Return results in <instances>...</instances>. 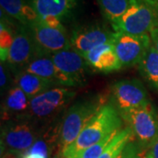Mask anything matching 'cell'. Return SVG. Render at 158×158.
Listing matches in <instances>:
<instances>
[{
    "mask_svg": "<svg viewBox=\"0 0 158 158\" xmlns=\"http://www.w3.org/2000/svg\"><path fill=\"white\" fill-rule=\"evenodd\" d=\"M122 117L113 104H105L82 130L77 140L62 149V158L74 156L112 135L122 127Z\"/></svg>",
    "mask_w": 158,
    "mask_h": 158,
    "instance_id": "cell-1",
    "label": "cell"
},
{
    "mask_svg": "<svg viewBox=\"0 0 158 158\" xmlns=\"http://www.w3.org/2000/svg\"><path fill=\"white\" fill-rule=\"evenodd\" d=\"M100 97H93L76 102L67 110L60 126L59 137L62 149L77 140L82 130L104 106Z\"/></svg>",
    "mask_w": 158,
    "mask_h": 158,
    "instance_id": "cell-2",
    "label": "cell"
},
{
    "mask_svg": "<svg viewBox=\"0 0 158 158\" xmlns=\"http://www.w3.org/2000/svg\"><path fill=\"white\" fill-rule=\"evenodd\" d=\"M157 25L158 4L138 0L112 27L114 32L144 35L150 34Z\"/></svg>",
    "mask_w": 158,
    "mask_h": 158,
    "instance_id": "cell-3",
    "label": "cell"
},
{
    "mask_svg": "<svg viewBox=\"0 0 158 158\" xmlns=\"http://www.w3.org/2000/svg\"><path fill=\"white\" fill-rule=\"evenodd\" d=\"M141 149L149 148L158 138V112L149 102L142 107L120 113Z\"/></svg>",
    "mask_w": 158,
    "mask_h": 158,
    "instance_id": "cell-4",
    "label": "cell"
},
{
    "mask_svg": "<svg viewBox=\"0 0 158 158\" xmlns=\"http://www.w3.org/2000/svg\"><path fill=\"white\" fill-rule=\"evenodd\" d=\"M38 140L34 126L27 118L17 119L6 125L1 133V148L6 153L20 156Z\"/></svg>",
    "mask_w": 158,
    "mask_h": 158,
    "instance_id": "cell-5",
    "label": "cell"
},
{
    "mask_svg": "<svg viewBox=\"0 0 158 158\" xmlns=\"http://www.w3.org/2000/svg\"><path fill=\"white\" fill-rule=\"evenodd\" d=\"M76 96L74 90L56 87L31 99L27 118L40 120L50 119L59 113Z\"/></svg>",
    "mask_w": 158,
    "mask_h": 158,
    "instance_id": "cell-6",
    "label": "cell"
},
{
    "mask_svg": "<svg viewBox=\"0 0 158 158\" xmlns=\"http://www.w3.org/2000/svg\"><path fill=\"white\" fill-rule=\"evenodd\" d=\"M113 44L122 68H128L140 63L152 40L149 34L133 35L115 32Z\"/></svg>",
    "mask_w": 158,
    "mask_h": 158,
    "instance_id": "cell-7",
    "label": "cell"
},
{
    "mask_svg": "<svg viewBox=\"0 0 158 158\" xmlns=\"http://www.w3.org/2000/svg\"><path fill=\"white\" fill-rule=\"evenodd\" d=\"M112 92L119 113L142 107L150 102L144 85L138 79H124L114 83Z\"/></svg>",
    "mask_w": 158,
    "mask_h": 158,
    "instance_id": "cell-8",
    "label": "cell"
},
{
    "mask_svg": "<svg viewBox=\"0 0 158 158\" xmlns=\"http://www.w3.org/2000/svg\"><path fill=\"white\" fill-rule=\"evenodd\" d=\"M29 29L37 46L44 52L53 54L71 47L70 39L64 27H54L39 21L32 25Z\"/></svg>",
    "mask_w": 158,
    "mask_h": 158,
    "instance_id": "cell-9",
    "label": "cell"
},
{
    "mask_svg": "<svg viewBox=\"0 0 158 158\" xmlns=\"http://www.w3.org/2000/svg\"><path fill=\"white\" fill-rule=\"evenodd\" d=\"M51 58L57 68L77 86L83 85L89 65L80 52L70 47L51 54Z\"/></svg>",
    "mask_w": 158,
    "mask_h": 158,
    "instance_id": "cell-10",
    "label": "cell"
},
{
    "mask_svg": "<svg viewBox=\"0 0 158 158\" xmlns=\"http://www.w3.org/2000/svg\"><path fill=\"white\" fill-rule=\"evenodd\" d=\"M115 32L98 26H91L76 29L70 38L71 47L82 55L98 46L113 43Z\"/></svg>",
    "mask_w": 158,
    "mask_h": 158,
    "instance_id": "cell-11",
    "label": "cell"
},
{
    "mask_svg": "<svg viewBox=\"0 0 158 158\" xmlns=\"http://www.w3.org/2000/svg\"><path fill=\"white\" fill-rule=\"evenodd\" d=\"M26 71L47 79L55 85L77 86L72 80L56 66L51 58V54L42 50L26 65Z\"/></svg>",
    "mask_w": 158,
    "mask_h": 158,
    "instance_id": "cell-12",
    "label": "cell"
},
{
    "mask_svg": "<svg viewBox=\"0 0 158 158\" xmlns=\"http://www.w3.org/2000/svg\"><path fill=\"white\" fill-rule=\"evenodd\" d=\"M40 51L32 34L26 30H20L13 37L7 61L15 67L24 66Z\"/></svg>",
    "mask_w": 158,
    "mask_h": 158,
    "instance_id": "cell-13",
    "label": "cell"
},
{
    "mask_svg": "<svg viewBox=\"0 0 158 158\" xmlns=\"http://www.w3.org/2000/svg\"><path fill=\"white\" fill-rule=\"evenodd\" d=\"M83 56L89 67L100 72L110 73L122 69L113 43L98 46L83 54Z\"/></svg>",
    "mask_w": 158,
    "mask_h": 158,
    "instance_id": "cell-14",
    "label": "cell"
},
{
    "mask_svg": "<svg viewBox=\"0 0 158 158\" xmlns=\"http://www.w3.org/2000/svg\"><path fill=\"white\" fill-rule=\"evenodd\" d=\"M76 5L75 0H33L32 7L40 19H56L62 20L70 14Z\"/></svg>",
    "mask_w": 158,
    "mask_h": 158,
    "instance_id": "cell-15",
    "label": "cell"
},
{
    "mask_svg": "<svg viewBox=\"0 0 158 158\" xmlns=\"http://www.w3.org/2000/svg\"><path fill=\"white\" fill-rule=\"evenodd\" d=\"M31 98L19 87L15 86L9 90L5 101L4 118L15 116L17 119L27 118L30 108Z\"/></svg>",
    "mask_w": 158,
    "mask_h": 158,
    "instance_id": "cell-16",
    "label": "cell"
},
{
    "mask_svg": "<svg viewBox=\"0 0 158 158\" xmlns=\"http://www.w3.org/2000/svg\"><path fill=\"white\" fill-rule=\"evenodd\" d=\"M1 10L24 26L30 27L39 21L40 18L32 6L27 5L24 0H0Z\"/></svg>",
    "mask_w": 158,
    "mask_h": 158,
    "instance_id": "cell-17",
    "label": "cell"
},
{
    "mask_svg": "<svg viewBox=\"0 0 158 158\" xmlns=\"http://www.w3.org/2000/svg\"><path fill=\"white\" fill-rule=\"evenodd\" d=\"M16 78L18 87H19L31 99L46 90H50L55 85L47 79L27 71L19 74Z\"/></svg>",
    "mask_w": 158,
    "mask_h": 158,
    "instance_id": "cell-18",
    "label": "cell"
},
{
    "mask_svg": "<svg viewBox=\"0 0 158 158\" xmlns=\"http://www.w3.org/2000/svg\"><path fill=\"white\" fill-rule=\"evenodd\" d=\"M138 67L141 76L158 90V52L153 44L146 51Z\"/></svg>",
    "mask_w": 158,
    "mask_h": 158,
    "instance_id": "cell-19",
    "label": "cell"
},
{
    "mask_svg": "<svg viewBox=\"0 0 158 158\" xmlns=\"http://www.w3.org/2000/svg\"><path fill=\"white\" fill-rule=\"evenodd\" d=\"M105 18L113 25L118 21L138 0H97Z\"/></svg>",
    "mask_w": 158,
    "mask_h": 158,
    "instance_id": "cell-20",
    "label": "cell"
},
{
    "mask_svg": "<svg viewBox=\"0 0 158 158\" xmlns=\"http://www.w3.org/2000/svg\"><path fill=\"white\" fill-rule=\"evenodd\" d=\"M133 133L130 127L117 131L111 138L99 158H117L123 151L127 144L132 141Z\"/></svg>",
    "mask_w": 158,
    "mask_h": 158,
    "instance_id": "cell-21",
    "label": "cell"
},
{
    "mask_svg": "<svg viewBox=\"0 0 158 158\" xmlns=\"http://www.w3.org/2000/svg\"><path fill=\"white\" fill-rule=\"evenodd\" d=\"M11 29L7 28L6 23L1 20L0 25V59L1 62H6L8 60L9 52L11 48V43L13 40Z\"/></svg>",
    "mask_w": 158,
    "mask_h": 158,
    "instance_id": "cell-22",
    "label": "cell"
},
{
    "mask_svg": "<svg viewBox=\"0 0 158 158\" xmlns=\"http://www.w3.org/2000/svg\"><path fill=\"white\" fill-rule=\"evenodd\" d=\"M49 147L44 138H40L20 158H48Z\"/></svg>",
    "mask_w": 158,
    "mask_h": 158,
    "instance_id": "cell-23",
    "label": "cell"
},
{
    "mask_svg": "<svg viewBox=\"0 0 158 158\" xmlns=\"http://www.w3.org/2000/svg\"><path fill=\"white\" fill-rule=\"evenodd\" d=\"M113 135L108 136L106 138H105L103 141H99V142H98L96 144L90 146V148H86L85 150L80 152L77 155L68 158H99L100 156L102 155L103 151H104V149L106 148V145L108 144V142L110 141V140H111V138H112V136Z\"/></svg>",
    "mask_w": 158,
    "mask_h": 158,
    "instance_id": "cell-24",
    "label": "cell"
},
{
    "mask_svg": "<svg viewBox=\"0 0 158 158\" xmlns=\"http://www.w3.org/2000/svg\"><path fill=\"white\" fill-rule=\"evenodd\" d=\"M117 158H141V148L136 142L130 141Z\"/></svg>",
    "mask_w": 158,
    "mask_h": 158,
    "instance_id": "cell-25",
    "label": "cell"
},
{
    "mask_svg": "<svg viewBox=\"0 0 158 158\" xmlns=\"http://www.w3.org/2000/svg\"><path fill=\"white\" fill-rule=\"evenodd\" d=\"M0 74H1L0 86H1V89H3V88H5V87L6 86V84H7V80H8L6 68H5V66L3 65V63H2V64H1V66H0Z\"/></svg>",
    "mask_w": 158,
    "mask_h": 158,
    "instance_id": "cell-26",
    "label": "cell"
},
{
    "mask_svg": "<svg viewBox=\"0 0 158 158\" xmlns=\"http://www.w3.org/2000/svg\"><path fill=\"white\" fill-rule=\"evenodd\" d=\"M149 35H150V38L152 40V44L155 46L156 49L158 52V25L150 32Z\"/></svg>",
    "mask_w": 158,
    "mask_h": 158,
    "instance_id": "cell-27",
    "label": "cell"
},
{
    "mask_svg": "<svg viewBox=\"0 0 158 158\" xmlns=\"http://www.w3.org/2000/svg\"><path fill=\"white\" fill-rule=\"evenodd\" d=\"M148 154L151 156V158H158V138L149 148Z\"/></svg>",
    "mask_w": 158,
    "mask_h": 158,
    "instance_id": "cell-28",
    "label": "cell"
},
{
    "mask_svg": "<svg viewBox=\"0 0 158 158\" xmlns=\"http://www.w3.org/2000/svg\"><path fill=\"white\" fill-rule=\"evenodd\" d=\"M2 158H19L18 156H15L13 154H10V153H6L4 156H2Z\"/></svg>",
    "mask_w": 158,
    "mask_h": 158,
    "instance_id": "cell-29",
    "label": "cell"
},
{
    "mask_svg": "<svg viewBox=\"0 0 158 158\" xmlns=\"http://www.w3.org/2000/svg\"><path fill=\"white\" fill-rule=\"evenodd\" d=\"M144 1H148V2H151V3L158 4V0H144Z\"/></svg>",
    "mask_w": 158,
    "mask_h": 158,
    "instance_id": "cell-30",
    "label": "cell"
},
{
    "mask_svg": "<svg viewBox=\"0 0 158 158\" xmlns=\"http://www.w3.org/2000/svg\"><path fill=\"white\" fill-rule=\"evenodd\" d=\"M145 158H151V156H149V155H148V153H147V155H146V156H145Z\"/></svg>",
    "mask_w": 158,
    "mask_h": 158,
    "instance_id": "cell-31",
    "label": "cell"
},
{
    "mask_svg": "<svg viewBox=\"0 0 158 158\" xmlns=\"http://www.w3.org/2000/svg\"><path fill=\"white\" fill-rule=\"evenodd\" d=\"M75 1H76V2H77V0H75Z\"/></svg>",
    "mask_w": 158,
    "mask_h": 158,
    "instance_id": "cell-32",
    "label": "cell"
}]
</instances>
